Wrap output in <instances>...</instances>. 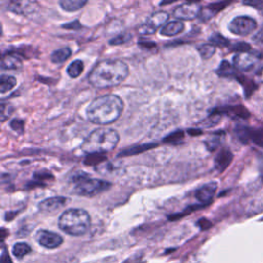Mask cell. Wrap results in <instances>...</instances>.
<instances>
[{"mask_svg": "<svg viewBox=\"0 0 263 263\" xmlns=\"http://www.w3.org/2000/svg\"><path fill=\"white\" fill-rule=\"evenodd\" d=\"M129 67L120 59L100 61L89 74V82L97 89L119 86L128 77Z\"/></svg>", "mask_w": 263, "mask_h": 263, "instance_id": "1", "label": "cell"}, {"mask_svg": "<svg viewBox=\"0 0 263 263\" xmlns=\"http://www.w3.org/2000/svg\"><path fill=\"white\" fill-rule=\"evenodd\" d=\"M123 110V102L117 95H104L93 100L87 108L88 120L100 125H106L118 120Z\"/></svg>", "mask_w": 263, "mask_h": 263, "instance_id": "2", "label": "cell"}, {"mask_svg": "<svg viewBox=\"0 0 263 263\" xmlns=\"http://www.w3.org/2000/svg\"><path fill=\"white\" fill-rule=\"evenodd\" d=\"M120 142L119 133L110 128H101L92 132L81 144V150L88 154L104 153L113 150Z\"/></svg>", "mask_w": 263, "mask_h": 263, "instance_id": "3", "label": "cell"}, {"mask_svg": "<svg viewBox=\"0 0 263 263\" xmlns=\"http://www.w3.org/2000/svg\"><path fill=\"white\" fill-rule=\"evenodd\" d=\"M91 226V217L83 209H68L59 219V227L64 233L79 237L85 235Z\"/></svg>", "mask_w": 263, "mask_h": 263, "instance_id": "4", "label": "cell"}, {"mask_svg": "<svg viewBox=\"0 0 263 263\" xmlns=\"http://www.w3.org/2000/svg\"><path fill=\"white\" fill-rule=\"evenodd\" d=\"M73 183L75 184L74 192L76 194L88 197L98 195L111 187V183L108 181L91 178L85 172H80L73 177Z\"/></svg>", "mask_w": 263, "mask_h": 263, "instance_id": "5", "label": "cell"}, {"mask_svg": "<svg viewBox=\"0 0 263 263\" xmlns=\"http://www.w3.org/2000/svg\"><path fill=\"white\" fill-rule=\"evenodd\" d=\"M257 28V23L250 17H237L229 23L228 29L233 34L238 36H248Z\"/></svg>", "mask_w": 263, "mask_h": 263, "instance_id": "6", "label": "cell"}, {"mask_svg": "<svg viewBox=\"0 0 263 263\" xmlns=\"http://www.w3.org/2000/svg\"><path fill=\"white\" fill-rule=\"evenodd\" d=\"M167 20H169V14L163 12V10L156 12L147 19L146 22L139 28V32L143 35L153 34L157 29L166 25Z\"/></svg>", "mask_w": 263, "mask_h": 263, "instance_id": "7", "label": "cell"}, {"mask_svg": "<svg viewBox=\"0 0 263 263\" xmlns=\"http://www.w3.org/2000/svg\"><path fill=\"white\" fill-rule=\"evenodd\" d=\"M202 13V7L197 2H186L181 5L177 6L174 12L173 16L181 21H191L198 17Z\"/></svg>", "mask_w": 263, "mask_h": 263, "instance_id": "8", "label": "cell"}, {"mask_svg": "<svg viewBox=\"0 0 263 263\" xmlns=\"http://www.w3.org/2000/svg\"><path fill=\"white\" fill-rule=\"evenodd\" d=\"M36 239L40 246L47 249H56L63 244V238L49 230H39L36 236Z\"/></svg>", "mask_w": 263, "mask_h": 263, "instance_id": "9", "label": "cell"}, {"mask_svg": "<svg viewBox=\"0 0 263 263\" xmlns=\"http://www.w3.org/2000/svg\"><path fill=\"white\" fill-rule=\"evenodd\" d=\"M235 68L239 71H249L253 68L258 62V58L251 52H239L234 59Z\"/></svg>", "mask_w": 263, "mask_h": 263, "instance_id": "10", "label": "cell"}, {"mask_svg": "<svg viewBox=\"0 0 263 263\" xmlns=\"http://www.w3.org/2000/svg\"><path fill=\"white\" fill-rule=\"evenodd\" d=\"M67 202H68V199L63 196L49 197V198L44 199V201H41L38 204V209L41 212H46V213L56 212L62 207H64L67 204Z\"/></svg>", "mask_w": 263, "mask_h": 263, "instance_id": "11", "label": "cell"}, {"mask_svg": "<svg viewBox=\"0 0 263 263\" xmlns=\"http://www.w3.org/2000/svg\"><path fill=\"white\" fill-rule=\"evenodd\" d=\"M218 188L217 182H209L202 187H199L196 192L195 196L197 198L198 202H201L203 205H208L212 202V199L214 197V194Z\"/></svg>", "mask_w": 263, "mask_h": 263, "instance_id": "12", "label": "cell"}, {"mask_svg": "<svg viewBox=\"0 0 263 263\" xmlns=\"http://www.w3.org/2000/svg\"><path fill=\"white\" fill-rule=\"evenodd\" d=\"M22 67V59L15 52H7L1 58V68L3 70H16Z\"/></svg>", "mask_w": 263, "mask_h": 263, "instance_id": "13", "label": "cell"}, {"mask_svg": "<svg viewBox=\"0 0 263 263\" xmlns=\"http://www.w3.org/2000/svg\"><path fill=\"white\" fill-rule=\"evenodd\" d=\"M234 155L228 149L221 150L215 159V167L216 170L220 173H222L227 169V167L233 162Z\"/></svg>", "mask_w": 263, "mask_h": 263, "instance_id": "14", "label": "cell"}, {"mask_svg": "<svg viewBox=\"0 0 263 263\" xmlns=\"http://www.w3.org/2000/svg\"><path fill=\"white\" fill-rule=\"evenodd\" d=\"M184 30V24L181 21H172L167 23L161 30V34L167 37H172L180 34Z\"/></svg>", "mask_w": 263, "mask_h": 263, "instance_id": "15", "label": "cell"}, {"mask_svg": "<svg viewBox=\"0 0 263 263\" xmlns=\"http://www.w3.org/2000/svg\"><path fill=\"white\" fill-rule=\"evenodd\" d=\"M35 2L30 1H13L10 2L7 9L12 10V12L16 14H29L33 12Z\"/></svg>", "mask_w": 263, "mask_h": 263, "instance_id": "16", "label": "cell"}, {"mask_svg": "<svg viewBox=\"0 0 263 263\" xmlns=\"http://www.w3.org/2000/svg\"><path fill=\"white\" fill-rule=\"evenodd\" d=\"M87 3L88 1H86V0H61L59 2L61 8L68 13L77 12Z\"/></svg>", "mask_w": 263, "mask_h": 263, "instance_id": "17", "label": "cell"}, {"mask_svg": "<svg viewBox=\"0 0 263 263\" xmlns=\"http://www.w3.org/2000/svg\"><path fill=\"white\" fill-rule=\"evenodd\" d=\"M228 3L227 2H219V3H214L210 4L204 9H202L201 16L203 17V20H209L212 17H214L218 12H220L221 9H223Z\"/></svg>", "mask_w": 263, "mask_h": 263, "instance_id": "18", "label": "cell"}, {"mask_svg": "<svg viewBox=\"0 0 263 263\" xmlns=\"http://www.w3.org/2000/svg\"><path fill=\"white\" fill-rule=\"evenodd\" d=\"M71 54L72 51L69 48H62L52 52L50 60L55 64H62V63H64L71 56Z\"/></svg>", "mask_w": 263, "mask_h": 263, "instance_id": "19", "label": "cell"}, {"mask_svg": "<svg viewBox=\"0 0 263 263\" xmlns=\"http://www.w3.org/2000/svg\"><path fill=\"white\" fill-rule=\"evenodd\" d=\"M223 137H224V133H215L210 136L205 142L207 148L210 151H214L215 149H217L220 146L221 142H222Z\"/></svg>", "mask_w": 263, "mask_h": 263, "instance_id": "20", "label": "cell"}, {"mask_svg": "<svg viewBox=\"0 0 263 263\" xmlns=\"http://www.w3.org/2000/svg\"><path fill=\"white\" fill-rule=\"evenodd\" d=\"M236 135L238 138L239 139L240 142H243L244 144H248L250 141H252V133H253V129H250L248 127H238L236 129Z\"/></svg>", "mask_w": 263, "mask_h": 263, "instance_id": "21", "label": "cell"}, {"mask_svg": "<svg viewBox=\"0 0 263 263\" xmlns=\"http://www.w3.org/2000/svg\"><path fill=\"white\" fill-rule=\"evenodd\" d=\"M83 71V63L81 60L73 61L67 68V74L71 78L78 77Z\"/></svg>", "mask_w": 263, "mask_h": 263, "instance_id": "22", "label": "cell"}, {"mask_svg": "<svg viewBox=\"0 0 263 263\" xmlns=\"http://www.w3.org/2000/svg\"><path fill=\"white\" fill-rule=\"evenodd\" d=\"M17 86V79L14 76H5L2 75L0 79V92L1 94H5L13 90Z\"/></svg>", "mask_w": 263, "mask_h": 263, "instance_id": "23", "label": "cell"}, {"mask_svg": "<svg viewBox=\"0 0 263 263\" xmlns=\"http://www.w3.org/2000/svg\"><path fill=\"white\" fill-rule=\"evenodd\" d=\"M31 251H32V249H31V247L28 244L17 243L13 248V254L16 258L22 259L24 256L31 253Z\"/></svg>", "mask_w": 263, "mask_h": 263, "instance_id": "24", "label": "cell"}, {"mask_svg": "<svg viewBox=\"0 0 263 263\" xmlns=\"http://www.w3.org/2000/svg\"><path fill=\"white\" fill-rule=\"evenodd\" d=\"M217 73L219 76L222 77H234L236 75L235 68L231 66L227 61H223L221 63L219 69L217 70Z\"/></svg>", "mask_w": 263, "mask_h": 263, "instance_id": "25", "label": "cell"}, {"mask_svg": "<svg viewBox=\"0 0 263 263\" xmlns=\"http://www.w3.org/2000/svg\"><path fill=\"white\" fill-rule=\"evenodd\" d=\"M227 112L233 115L235 118H239V119H243V120H247L250 118V112L248 111L247 108H245L244 106H236V107H231L229 109H227Z\"/></svg>", "mask_w": 263, "mask_h": 263, "instance_id": "26", "label": "cell"}, {"mask_svg": "<svg viewBox=\"0 0 263 263\" xmlns=\"http://www.w3.org/2000/svg\"><path fill=\"white\" fill-rule=\"evenodd\" d=\"M197 50L199 52V55H201V57L205 60H208L211 58L216 51V48L215 46L213 45H209V44H205V45H202L199 46L197 48Z\"/></svg>", "mask_w": 263, "mask_h": 263, "instance_id": "27", "label": "cell"}, {"mask_svg": "<svg viewBox=\"0 0 263 263\" xmlns=\"http://www.w3.org/2000/svg\"><path fill=\"white\" fill-rule=\"evenodd\" d=\"M252 142L263 148V123L257 129H253L252 133Z\"/></svg>", "mask_w": 263, "mask_h": 263, "instance_id": "28", "label": "cell"}, {"mask_svg": "<svg viewBox=\"0 0 263 263\" xmlns=\"http://www.w3.org/2000/svg\"><path fill=\"white\" fill-rule=\"evenodd\" d=\"M210 40H211L214 45H217L220 47L228 46V40L220 34H214L211 38H210Z\"/></svg>", "mask_w": 263, "mask_h": 263, "instance_id": "29", "label": "cell"}, {"mask_svg": "<svg viewBox=\"0 0 263 263\" xmlns=\"http://www.w3.org/2000/svg\"><path fill=\"white\" fill-rule=\"evenodd\" d=\"M12 112H13V107L9 106L8 104L2 103L1 104V111H0V113H1V121L4 122L10 117V113Z\"/></svg>", "mask_w": 263, "mask_h": 263, "instance_id": "30", "label": "cell"}, {"mask_svg": "<svg viewBox=\"0 0 263 263\" xmlns=\"http://www.w3.org/2000/svg\"><path fill=\"white\" fill-rule=\"evenodd\" d=\"M10 128H12L14 131L22 134L24 132V121L21 120H14L10 122Z\"/></svg>", "mask_w": 263, "mask_h": 263, "instance_id": "31", "label": "cell"}, {"mask_svg": "<svg viewBox=\"0 0 263 263\" xmlns=\"http://www.w3.org/2000/svg\"><path fill=\"white\" fill-rule=\"evenodd\" d=\"M130 38H131L130 35H125V34H123V35H120V36H118V37H115V38L111 39V40L109 41V44H110L111 46H119V45H121V44L125 43V41H127V40L130 39Z\"/></svg>", "mask_w": 263, "mask_h": 263, "instance_id": "32", "label": "cell"}, {"mask_svg": "<svg viewBox=\"0 0 263 263\" xmlns=\"http://www.w3.org/2000/svg\"><path fill=\"white\" fill-rule=\"evenodd\" d=\"M251 46H249L248 44H245V43H239V44H237L236 46L233 47V49L234 50H237L239 52H249L251 50Z\"/></svg>", "mask_w": 263, "mask_h": 263, "instance_id": "33", "label": "cell"}, {"mask_svg": "<svg viewBox=\"0 0 263 263\" xmlns=\"http://www.w3.org/2000/svg\"><path fill=\"white\" fill-rule=\"evenodd\" d=\"M0 262H1V263H13L12 260H10V257H9L8 253H7L6 250L4 248L2 250L1 257H0Z\"/></svg>", "mask_w": 263, "mask_h": 263, "instance_id": "34", "label": "cell"}, {"mask_svg": "<svg viewBox=\"0 0 263 263\" xmlns=\"http://www.w3.org/2000/svg\"><path fill=\"white\" fill-rule=\"evenodd\" d=\"M198 225L201 226L202 229H208V228H210V227L212 226L211 222H210V221H208V220H206V219H201V220H199L198 221Z\"/></svg>", "mask_w": 263, "mask_h": 263, "instance_id": "35", "label": "cell"}, {"mask_svg": "<svg viewBox=\"0 0 263 263\" xmlns=\"http://www.w3.org/2000/svg\"><path fill=\"white\" fill-rule=\"evenodd\" d=\"M62 27L65 28V29H79L81 26H80V24L78 22H72V23L64 24Z\"/></svg>", "mask_w": 263, "mask_h": 263, "instance_id": "36", "label": "cell"}, {"mask_svg": "<svg viewBox=\"0 0 263 263\" xmlns=\"http://www.w3.org/2000/svg\"><path fill=\"white\" fill-rule=\"evenodd\" d=\"M254 39H255L256 41H259V43H263V26H262V28L258 31V33L255 34Z\"/></svg>", "mask_w": 263, "mask_h": 263, "instance_id": "37", "label": "cell"}, {"mask_svg": "<svg viewBox=\"0 0 263 263\" xmlns=\"http://www.w3.org/2000/svg\"><path fill=\"white\" fill-rule=\"evenodd\" d=\"M255 77H256V79H257L259 82L263 83V66L257 71Z\"/></svg>", "mask_w": 263, "mask_h": 263, "instance_id": "38", "label": "cell"}]
</instances>
